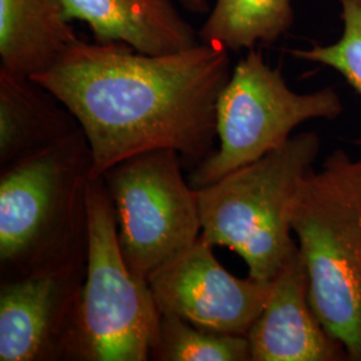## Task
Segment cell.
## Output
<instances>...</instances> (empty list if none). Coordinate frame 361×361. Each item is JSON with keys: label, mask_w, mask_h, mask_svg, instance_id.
Masks as SVG:
<instances>
[{"label": "cell", "mask_w": 361, "mask_h": 361, "mask_svg": "<svg viewBox=\"0 0 361 361\" xmlns=\"http://www.w3.org/2000/svg\"><path fill=\"white\" fill-rule=\"evenodd\" d=\"M70 22L86 23L97 43H125L165 55L195 46L198 32L171 0H63Z\"/></svg>", "instance_id": "11"}, {"label": "cell", "mask_w": 361, "mask_h": 361, "mask_svg": "<svg viewBox=\"0 0 361 361\" xmlns=\"http://www.w3.org/2000/svg\"><path fill=\"white\" fill-rule=\"evenodd\" d=\"M320 147L316 133H301L256 162L195 189L204 240L243 257L249 277L271 283L298 249L292 238L293 213Z\"/></svg>", "instance_id": "4"}, {"label": "cell", "mask_w": 361, "mask_h": 361, "mask_svg": "<svg viewBox=\"0 0 361 361\" xmlns=\"http://www.w3.org/2000/svg\"><path fill=\"white\" fill-rule=\"evenodd\" d=\"M82 130L75 116L32 78L0 70V170L39 154Z\"/></svg>", "instance_id": "12"}, {"label": "cell", "mask_w": 361, "mask_h": 361, "mask_svg": "<svg viewBox=\"0 0 361 361\" xmlns=\"http://www.w3.org/2000/svg\"><path fill=\"white\" fill-rule=\"evenodd\" d=\"M150 360L252 361L246 336L198 328L174 314H162Z\"/></svg>", "instance_id": "15"}, {"label": "cell", "mask_w": 361, "mask_h": 361, "mask_svg": "<svg viewBox=\"0 0 361 361\" xmlns=\"http://www.w3.org/2000/svg\"><path fill=\"white\" fill-rule=\"evenodd\" d=\"M79 39L63 0H0V70L8 74L42 75Z\"/></svg>", "instance_id": "13"}, {"label": "cell", "mask_w": 361, "mask_h": 361, "mask_svg": "<svg viewBox=\"0 0 361 361\" xmlns=\"http://www.w3.org/2000/svg\"><path fill=\"white\" fill-rule=\"evenodd\" d=\"M292 229L308 271L312 308L349 360L361 361V154L337 149L319 171L310 170Z\"/></svg>", "instance_id": "3"}, {"label": "cell", "mask_w": 361, "mask_h": 361, "mask_svg": "<svg viewBox=\"0 0 361 361\" xmlns=\"http://www.w3.org/2000/svg\"><path fill=\"white\" fill-rule=\"evenodd\" d=\"M341 113L343 102L334 87L295 92L280 67L273 68L262 52L250 49L233 67L219 95V149L194 166L189 182L194 189L205 188L281 147L298 125L319 118L334 121Z\"/></svg>", "instance_id": "6"}, {"label": "cell", "mask_w": 361, "mask_h": 361, "mask_svg": "<svg viewBox=\"0 0 361 361\" xmlns=\"http://www.w3.org/2000/svg\"><path fill=\"white\" fill-rule=\"evenodd\" d=\"M86 267L0 283V361H70Z\"/></svg>", "instance_id": "9"}, {"label": "cell", "mask_w": 361, "mask_h": 361, "mask_svg": "<svg viewBox=\"0 0 361 361\" xmlns=\"http://www.w3.org/2000/svg\"><path fill=\"white\" fill-rule=\"evenodd\" d=\"M91 180L83 130L0 170V281L86 267Z\"/></svg>", "instance_id": "2"}, {"label": "cell", "mask_w": 361, "mask_h": 361, "mask_svg": "<svg viewBox=\"0 0 361 361\" xmlns=\"http://www.w3.org/2000/svg\"><path fill=\"white\" fill-rule=\"evenodd\" d=\"M202 235L155 271L149 285L161 314H174L198 328L246 336L269 296L271 283L226 271Z\"/></svg>", "instance_id": "8"}, {"label": "cell", "mask_w": 361, "mask_h": 361, "mask_svg": "<svg viewBox=\"0 0 361 361\" xmlns=\"http://www.w3.org/2000/svg\"><path fill=\"white\" fill-rule=\"evenodd\" d=\"M180 1L190 13H200V15L209 13L207 0H180Z\"/></svg>", "instance_id": "17"}, {"label": "cell", "mask_w": 361, "mask_h": 361, "mask_svg": "<svg viewBox=\"0 0 361 361\" xmlns=\"http://www.w3.org/2000/svg\"><path fill=\"white\" fill-rule=\"evenodd\" d=\"M161 312L150 285L122 256L116 216L102 178L89 186V250L70 361H146Z\"/></svg>", "instance_id": "5"}, {"label": "cell", "mask_w": 361, "mask_h": 361, "mask_svg": "<svg viewBox=\"0 0 361 361\" xmlns=\"http://www.w3.org/2000/svg\"><path fill=\"white\" fill-rule=\"evenodd\" d=\"M229 51L198 42L147 55L125 43L80 38L50 71L32 78L75 116L92 157V178L133 155L170 149L198 165L214 149Z\"/></svg>", "instance_id": "1"}, {"label": "cell", "mask_w": 361, "mask_h": 361, "mask_svg": "<svg viewBox=\"0 0 361 361\" xmlns=\"http://www.w3.org/2000/svg\"><path fill=\"white\" fill-rule=\"evenodd\" d=\"M101 178L114 210L122 256L143 281L149 283L201 235L197 190L185 180L177 152L133 155Z\"/></svg>", "instance_id": "7"}, {"label": "cell", "mask_w": 361, "mask_h": 361, "mask_svg": "<svg viewBox=\"0 0 361 361\" xmlns=\"http://www.w3.org/2000/svg\"><path fill=\"white\" fill-rule=\"evenodd\" d=\"M341 6L340 19L344 30L334 44H316L310 49L289 50L301 61L328 66L340 73L361 95V0H337ZM361 145V140L357 141Z\"/></svg>", "instance_id": "16"}, {"label": "cell", "mask_w": 361, "mask_h": 361, "mask_svg": "<svg viewBox=\"0 0 361 361\" xmlns=\"http://www.w3.org/2000/svg\"><path fill=\"white\" fill-rule=\"evenodd\" d=\"M246 337L252 361L349 360L312 308L308 271L298 249L273 279Z\"/></svg>", "instance_id": "10"}, {"label": "cell", "mask_w": 361, "mask_h": 361, "mask_svg": "<svg viewBox=\"0 0 361 361\" xmlns=\"http://www.w3.org/2000/svg\"><path fill=\"white\" fill-rule=\"evenodd\" d=\"M295 23L290 0H216L198 38L228 51L271 46Z\"/></svg>", "instance_id": "14"}]
</instances>
